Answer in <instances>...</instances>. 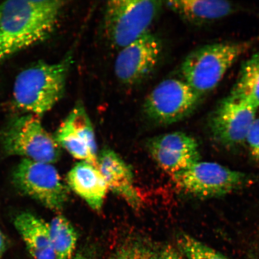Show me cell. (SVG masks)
I'll use <instances>...</instances> for the list:
<instances>
[{
    "label": "cell",
    "instance_id": "5",
    "mask_svg": "<svg viewBox=\"0 0 259 259\" xmlns=\"http://www.w3.org/2000/svg\"><path fill=\"white\" fill-rule=\"evenodd\" d=\"M5 153L24 159L54 164L59 159L60 147L38 116L27 114L13 119L2 135Z\"/></svg>",
    "mask_w": 259,
    "mask_h": 259
},
{
    "label": "cell",
    "instance_id": "24",
    "mask_svg": "<svg viewBox=\"0 0 259 259\" xmlns=\"http://www.w3.org/2000/svg\"><path fill=\"white\" fill-rule=\"evenodd\" d=\"M72 259H93L92 257H90L89 255L82 253L77 254L76 255H74Z\"/></svg>",
    "mask_w": 259,
    "mask_h": 259
},
{
    "label": "cell",
    "instance_id": "10",
    "mask_svg": "<svg viewBox=\"0 0 259 259\" xmlns=\"http://www.w3.org/2000/svg\"><path fill=\"white\" fill-rule=\"evenodd\" d=\"M257 111L230 96L227 97L209 116L208 125L212 137L226 147L244 143L256 119Z\"/></svg>",
    "mask_w": 259,
    "mask_h": 259
},
{
    "label": "cell",
    "instance_id": "3",
    "mask_svg": "<svg viewBox=\"0 0 259 259\" xmlns=\"http://www.w3.org/2000/svg\"><path fill=\"white\" fill-rule=\"evenodd\" d=\"M251 42H225L205 45L188 55L181 67L183 80L202 97L214 89Z\"/></svg>",
    "mask_w": 259,
    "mask_h": 259
},
{
    "label": "cell",
    "instance_id": "6",
    "mask_svg": "<svg viewBox=\"0 0 259 259\" xmlns=\"http://www.w3.org/2000/svg\"><path fill=\"white\" fill-rule=\"evenodd\" d=\"M171 177L180 190L200 199L226 195L244 185L247 180L240 171L200 161Z\"/></svg>",
    "mask_w": 259,
    "mask_h": 259
},
{
    "label": "cell",
    "instance_id": "18",
    "mask_svg": "<svg viewBox=\"0 0 259 259\" xmlns=\"http://www.w3.org/2000/svg\"><path fill=\"white\" fill-rule=\"evenodd\" d=\"M50 224L52 245L56 259H72L77 242L75 229L65 217L58 215Z\"/></svg>",
    "mask_w": 259,
    "mask_h": 259
},
{
    "label": "cell",
    "instance_id": "9",
    "mask_svg": "<svg viewBox=\"0 0 259 259\" xmlns=\"http://www.w3.org/2000/svg\"><path fill=\"white\" fill-rule=\"evenodd\" d=\"M162 52L160 38L148 32L119 51L114 64L116 78L126 85L140 83L157 67Z\"/></svg>",
    "mask_w": 259,
    "mask_h": 259
},
{
    "label": "cell",
    "instance_id": "17",
    "mask_svg": "<svg viewBox=\"0 0 259 259\" xmlns=\"http://www.w3.org/2000/svg\"><path fill=\"white\" fill-rule=\"evenodd\" d=\"M232 98L258 109L259 108V52L243 65L231 91Z\"/></svg>",
    "mask_w": 259,
    "mask_h": 259
},
{
    "label": "cell",
    "instance_id": "12",
    "mask_svg": "<svg viewBox=\"0 0 259 259\" xmlns=\"http://www.w3.org/2000/svg\"><path fill=\"white\" fill-rule=\"evenodd\" d=\"M147 147L155 163L171 177L200 160L196 139L183 132L157 136L149 140Z\"/></svg>",
    "mask_w": 259,
    "mask_h": 259
},
{
    "label": "cell",
    "instance_id": "22",
    "mask_svg": "<svg viewBox=\"0 0 259 259\" xmlns=\"http://www.w3.org/2000/svg\"><path fill=\"white\" fill-rule=\"evenodd\" d=\"M114 259H137L133 250L131 244L125 245L116 252Z\"/></svg>",
    "mask_w": 259,
    "mask_h": 259
},
{
    "label": "cell",
    "instance_id": "20",
    "mask_svg": "<svg viewBox=\"0 0 259 259\" xmlns=\"http://www.w3.org/2000/svg\"><path fill=\"white\" fill-rule=\"evenodd\" d=\"M131 245L137 259H186L179 249L169 244L137 241Z\"/></svg>",
    "mask_w": 259,
    "mask_h": 259
},
{
    "label": "cell",
    "instance_id": "16",
    "mask_svg": "<svg viewBox=\"0 0 259 259\" xmlns=\"http://www.w3.org/2000/svg\"><path fill=\"white\" fill-rule=\"evenodd\" d=\"M166 3L181 18L196 25L220 20L235 10L232 3L224 0H173Z\"/></svg>",
    "mask_w": 259,
    "mask_h": 259
},
{
    "label": "cell",
    "instance_id": "4",
    "mask_svg": "<svg viewBox=\"0 0 259 259\" xmlns=\"http://www.w3.org/2000/svg\"><path fill=\"white\" fill-rule=\"evenodd\" d=\"M163 2L150 0H113L106 3L103 31L107 41L118 51L150 32Z\"/></svg>",
    "mask_w": 259,
    "mask_h": 259
},
{
    "label": "cell",
    "instance_id": "19",
    "mask_svg": "<svg viewBox=\"0 0 259 259\" xmlns=\"http://www.w3.org/2000/svg\"><path fill=\"white\" fill-rule=\"evenodd\" d=\"M177 244L178 249L187 259H230L189 235H179Z\"/></svg>",
    "mask_w": 259,
    "mask_h": 259
},
{
    "label": "cell",
    "instance_id": "21",
    "mask_svg": "<svg viewBox=\"0 0 259 259\" xmlns=\"http://www.w3.org/2000/svg\"><path fill=\"white\" fill-rule=\"evenodd\" d=\"M251 156L259 162V118L255 119L245 139Z\"/></svg>",
    "mask_w": 259,
    "mask_h": 259
},
{
    "label": "cell",
    "instance_id": "11",
    "mask_svg": "<svg viewBox=\"0 0 259 259\" xmlns=\"http://www.w3.org/2000/svg\"><path fill=\"white\" fill-rule=\"evenodd\" d=\"M56 140L60 147L80 161L97 167V146L95 131L82 103L74 106L56 133Z\"/></svg>",
    "mask_w": 259,
    "mask_h": 259
},
{
    "label": "cell",
    "instance_id": "1",
    "mask_svg": "<svg viewBox=\"0 0 259 259\" xmlns=\"http://www.w3.org/2000/svg\"><path fill=\"white\" fill-rule=\"evenodd\" d=\"M64 2L12 0L0 5V64L44 41L57 27Z\"/></svg>",
    "mask_w": 259,
    "mask_h": 259
},
{
    "label": "cell",
    "instance_id": "8",
    "mask_svg": "<svg viewBox=\"0 0 259 259\" xmlns=\"http://www.w3.org/2000/svg\"><path fill=\"white\" fill-rule=\"evenodd\" d=\"M14 182L21 192L54 211L67 201V189L53 164L22 159L14 172Z\"/></svg>",
    "mask_w": 259,
    "mask_h": 259
},
{
    "label": "cell",
    "instance_id": "23",
    "mask_svg": "<svg viewBox=\"0 0 259 259\" xmlns=\"http://www.w3.org/2000/svg\"><path fill=\"white\" fill-rule=\"evenodd\" d=\"M7 248V242L5 235L0 230V259H3Z\"/></svg>",
    "mask_w": 259,
    "mask_h": 259
},
{
    "label": "cell",
    "instance_id": "13",
    "mask_svg": "<svg viewBox=\"0 0 259 259\" xmlns=\"http://www.w3.org/2000/svg\"><path fill=\"white\" fill-rule=\"evenodd\" d=\"M97 167L108 190L121 197L132 208H141L142 200L135 186L134 172L120 155L111 149H103L97 157Z\"/></svg>",
    "mask_w": 259,
    "mask_h": 259
},
{
    "label": "cell",
    "instance_id": "15",
    "mask_svg": "<svg viewBox=\"0 0 259 259\" xmlns=\"http://www.w3.org/2000/svg\"><path fill=\"white\" fill-rule=\"evenodd\" d=\"M14 225L33 259H56L52 245L50 224L30 212L15 219Z\"/></svg>",
    "mask_w": 259,
    "mask_h": 259
},
{
    "label": "cell",
    "instance_id": "2",
    "mask_svg": "<svg viewBox=\"0 0 259 259\" xmlns=\"http://www.w3.org/2000/svg\"><path fill=\"white\" fill-rule=\"evenodd\" d=\"M72 57L57 63H39L22 70L15 81V105L36 116L50 111L60 101L66 88Z\"/></svg>",
    "mask_w": 259,
    "mask_h": 259
},
{
    "label": "cell",
    "instance_id": "7",
    "mask_svg": "<svg viewBox=\"0 0 259 259\" xmlns=\"http://www.w3.org/2000/svg\"><path fill=\"white\" fill-rule=\"evenodd\" d=\"M201 97L183 79H166L146 97L144 113L157 124H174L190 115Z\"/></svg>",
    "mask_w": 259,
    "mask_h": 259
},
{
    "label": "cell",
    "instance_id": "14",
    "mask_svg": "<svg viewBox=\"0 0 259 259\" xmlns=\"http://www.w3.org/2000/svg\"><path fill=\"white\" fill-rule=\"evenodd\" d=\"M67 178L70 189L91 208L100 211L108 187L98 167L89 162L80 161L70 169Z\"/></svg>",
    "mask_w": 259,
    "mask_h": 259
}]
</instances>
